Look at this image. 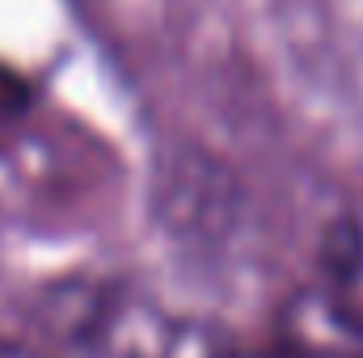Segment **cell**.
<instances>
[{
	"label": "cell",
	"mask_w": 363,
	"mask_h": 358,
	"mask_svg": "<svg viewBox=\"0 0 363 358\" xmlns=\"http://www.w3.org/2000/svg\"><path fill=\"white\" fill-rule=\"evenodd\" d=\"M220 358H330V354H317V350H308V346L283 342L279 350H250V354H220Z\"/></svg>",
	"instance_id": "cell-1"
},
{
	"label": "cell",
	"mask_w": 363,
	"mask_h": 358,
	"mask_svg": "<svg viewBox=\"0 0 363 358\" xmlns=\"http://www.w3.org/2000/svg\"><path fill=\"white\" fill-rule=\"evenodd\" d=\"M0 358H38V354H30L26 346H17V342H9V337H0Z\"/></svg>",
	"instance_id": "cell-2"
}]
</instances>
